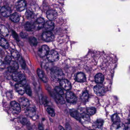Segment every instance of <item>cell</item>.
I'll return each instance as SVG.
<instances>
[{"mask_svg":"<svg viewBox=\"0 0 130 130\" xmlns=\"http://www.w3.org/2000/svg\"><path fill=\"white\" fill-rule=\"evenodd\" d=\"M50 75L51 78L53 81H57L62 79L64 76V74L62 71L60 69L55 67L51 69Z\"/></svg>","mask_w":130,"mask_h":130,"instance_id":"1","label":"cell"},{"mask_svg":"<svg viewBox=\"0 0 130 130\" xmlns=\"http://www.w3.org/2000/svg\"><path fill=\"white\" fill-rule=\"evenodd\" d=\"M12 78L14 81L19 83V84L23 86H24L26 83V80L25 76L22 73L15 72L13 73Z\"/></svg>","mask_w":130,"mask_h":130,"instance_id":"2","label":"cell"},{"mask_svg":"<svg viewBox=\"0 0 130 130\" xmlns=\"http://www.w3.org/2000/svg\"><path fill=\"white\" fill-rule=\"evenodd\" d=\"M47 58L49 62H53L59 60V55L57 51L52 50L48 52L47 55Z\"/></svg>","mask_w":130,"mask_h":130,"instance_id":"3","label":"cell"},{"mask_svg":"<svg viewBox=\"0 0 130 130\" xmlns=\"http://www.w3.org/2000/svg\"><path fill=\"white\" fill-rule=\"evenodd\" d=\"M42 38L43 41L46 42H51L54 39V35L50 31H46L43 33Z\"/></svg>","mask_w":130,"mask_h":130,"instance_id":"4","label":"cell"},{"mask_svg":"<svg viewBox=\"0 0 130 130\" xmlns=\"http://www.w3.org/2000/svg\"><path fill=\"white\" fill-rule=\"evenodd\" d=\"M49 52V48L47 45H43L39 49L38 53L40 57H41L47 55Z\"/></svg>","mask_w":130,"mask_h":130,"instance_id":"5","label":"cell"},{"mask_svg":"<svg viewBox=\"0 0 130 130\" xmlns=\"http://www.w3.org/2000/svg\"><path fill=\"white\" fill-rule=\"evenodd\" d=\"M93 90L95 94L98 96H102L105 93L104 88L100 85H96L93 88Z\"/></svg>","mask_w":130,"mask_h":130,"instance_id":"6","label":"cell"},{"mask_svg":"<svg viewBox=\"0 0 130 130\" xmlns=\"http://www.w3.org/2000/svg\"><path fill=\"white\" fill-rule=\"evenodd\" d=\"M1 15L4 17L7 18L11 15L12 10L11 8L7 6H3L0 10Z\"/></svg>","mask_w":130,"mask_h":130,"instance_id":"7","label":"cell"},{"mask_svg":"<svg viewBox=\"0 0 130 130\" xmlns=\"http://www.w3.org/2000/svg\"><path fill=\"white\" fill-rule=\"evenodd\" d=\"M66 98L67 102L70 103H75L77 102V97L73 93L68 92L66 93Z\"/></svg>","mask_w":130,"mask_h":130,"instance_id":"8","label":"cell"},{"mask_svg":"<svg viewBox=\"0 0 130 130\" xmlns=\"http://www.w3.org/2000/svg\"><path fill=\"white\" fill-rule=\"evenodd\" d=\"M9 65V66L8 67L7 69L10 73H14L19 69V64L16 61H11Z\"/></svg>","mask_w":130,"mask_h":130,"instance_id":"9","label":"cell"},{"mask_svg":"<svg viewBox=\"0 0 130 130\" xmlns=\"http://www.w3.org/2000/svg\"><path fill=\"white\" fill-rule=\"evenodd\" d=\"M60 84L62 87L65 90H69L71 88V83L66 79H62L60 81Z\"/></svg>","mask_w":130,"mask_h":130,"instance_id":"10","label":"cell"},{"mask_svg":"<svg viewBox=\"0 0 130 130\" xmlns=\"http://www.w3.org/2000/svg\"><path fill=\"white\" fill-rule=\"evenodd\" d=\"M44 24H45L44 20L42 18L40 17L37 19L36 21L34 23V25L35 29L39 30L41 29L44 26Z\"/></svg>","mask_w":130,"mask_h":130,"instance_id":"11","label":"cell"},{"mask_svg":"<svg viewBox=\"0 0 130 130\" xmlns=\"http://www.w3.org/2000/svg\"><path fill=\"white\" fill-rule=\"evenodd\" d=\"M46 17L49 20H54L57 19V13L56 11L52 10H50L47 11L46 13Z\"/></svg>","mask_w":130,"mask_h":130,"instance_id":"12","label":"cell"},{"mask_svg":"<svg viewBox=\"0 0 130 130\" xmlns=\"http://www.w3.org/2000/svg\"><path fill=\"white\" fill-rule=\"evenodd\" d=\"M111 130H126V127L120 122L113 123L111 127Z\"/></svg>","mask_w":130,"mask_h":130,"instance_id":"13","label":"cell"},{"mask_svg":"<svg viewBox=\"0 0 130 130\" xmlns=\"http://www.w3.org/2000/svg\"><path fill=\"white\" fill-rule=\"evenodd\" d=\"M26 5V3L25 1L20 0L16 3L15 7L17 10L19 12H22L25 9Z\"/></svg>","mask_w":130,"mask_h":130,"instance_id":"14","label":"cell"},{"mask_svg":"<svg viewBox=\"0 0 130 130\" xmlns=\"http://www.w3.org/2000/svg\"><path fill=\"white\" fill-rule=\"evenodd\" d=\"M79 121L84 125L88 124L90 122V118L89 115L86 113H82L81 115Z\"/></svg>","mask_w":130,"mask_h":130,"instance_id":"15","label":"cell"},{"mask_svg":"<svg viewBox=\"0 0 130 130\" xmlns=\"http://www.w3.org/2000/svg\"><path fill=\"white\" fill-rule=\"evenodd\" d=\"M54 24L52 21H48L45 23L44 28L47 31H50L53 30L54 28Z\"/></svg>","mask_w":130,"mask_h":130,"instance_id":"16","label":"cell"},{"mask_svg":"<svg viewBox=\"0 0 130 130\" xmlns=\"http://www.w3.org/2000/svg\"><path fill=\"white\" fill-rule=\"evenodd\" d=\"M104 124V120L99 119L95 121L93 124V126L94 128L97 129H102L103 126Z\"/></svg>","mask_w":130,"mask_h":130,"instance_id":"17","label":"cell"},{"mask_svg":"<svg viewBox=\"0 0 130 130\" xmlns=\"http://www.w3.org/2000/svg\"><path fill=\"white\" fill-rule=\"evenodd\" d=\"M86 77L83 73L80 72L77 74L76 78V81L82 83V82H84L86 81Z\"/></svg>","mask_w":130,"mask_h":130,"instance_id":"18","label":"cell"},{"mask_svg":"<svg viewBox=\"0 0 130 130\" xmlns=\"http://www.w3.org/2000/svg\"><path fill=\"white\" fill-rule=\"evenodd\" d=\"M0 34L4 37H7L9 34L8 29L4 25H0Z\"/></svg>","mask_w":130,"mask_h":130,"instance_id":"19","label":"cell"},{"mask_svg":"<svg viewBox=\"0 0 130 130\" xmlns=\"http://www.w3.org/2000/svg\"><path fill=\"white\" fill-rule=\"evenodd\" d=\"M15 88L17 92L19 94L22 95L24 94L25 92V89L24 87L23 86L20 84H17L15 85Z\"/></svg>","mask_w":130,"mask_h":130,"instance_id":"20","label":"cell"},{"mask_svg":"<svg viewBox=\"0 0 130 130\" xmlns=\"http://www.w3.org/2000/svg\"><path fill=\"white\" fill-rule=\"evenodd\" d=\"M25 113L29 117H33L36 115V111L33 108L29 107L26 109Z\"/></svg>","mask_w":130,"mask_h":130,"instance_id":"21","label":"cell"},{"mask_svg":"<svg viewBox=\"0 0 130 130\" xmlns=\"http://www.w3.org/2000/svg\"><path fill=\"white\" fill-rule=\"evenodd\" d=\"M104 80V76L102 73H98L95 75V81L98 84L102 83Z\"/></svg>","mask_w":130,"mask_h":130,"instance_id":"22","label":"cell"},{"mask_svg":"<svg viewBox=\"0 0 130 130\" xmlns=\"http://www.w3.org/2000/svg\"><path fill=\"white\" fill-rule=\"evenodd\" d=\"M10 105L12 108L13 109L17 111L20 112L21 111V107L17 102L15 101H12L10 103Z\"/></svg>","mask_w":130,"mask_h":130,"instance_id":"23","label":"cell"},{"mask_svg":"<svg viewBox=\"0 0 130 130\" xmlns=\"http://www.w3.org/2000/svg\"><path fill=\"white\" fill-rule=\"evenodd\" d=\"M10 19L14 23H17L20 20V16L17 13H14L10 15Z\"/></svg>","mask_w":130,"mask_h":130,"instance_id":"24","label":"cell"},{"mask_svg":"<svg viewBox=\"0 0 130 130\" xmlns=\"http://www.w3.org/2000/svg\"><path fill=\"white\" fill-rule=\"evenodd\" d=\"M20 104L23 107H28L29 105V101L25 98H22L20 99Z\"/></svg>","mask_w":130,"mask_h":130,"instance_id":"25","label":"cell"},{"mask_svg":"<svg viewBox=\"0 0 130 130\" xmlns=\"http://www.w3.org/2000/svg\"><path fill=\"white\" fill-rule=\"evenodd\" d=\"M24 28L26 30L28 31H32L35 29L34 24L30 23L29 22H27L24 25Z\"/></svg>","mask_w":130,"mask_h":130,"instance_id":"26","label":"cell"},{"mask_svg":"<svg viewBox=\"0 0 130 130\" xmlns=\"http://www.w3.org/2000/svg\"><path fill=\"white\" fill-rule=\"evenodd\" d=\"M0 45L5 49L9 47V44L5 39L0 36Z\"/></svg>","mask_w":130,"mask_h":130,"instance_id":"27","label":"cell"},{"mask_svg":"<svg viewBox=\"0 0 130 130\" xmlns=\"http://www.w3.org/2000/svg\"><path fill=\"white\" fill-rule=\"evenodd\" d=\"M37 73H38V76L39 78H40L41 80H43V81L45 82L46 81V79H45V76H44V74L43 72L39 68H38L37 69Z\"/></svg>","mask_w":130,"mask_h":130,"instance_id":"28","label":"cell"},{"mask_svg":"<svg viewBox=\"0 0 130 130\" xmlns=\"http://www.w3.org/2000/svg\"><path fill=\"white\" fill-rule=\"evenodd\" d=\"M25 15L29 20L32 19L34 18V13L30 10H27L25 13Z\"/></svg>","mask_w":130,"mask_h":130,"instance_id":"29","label":"cell"},{"mask_svg":"<svg viewBox=\"0 0 130 130\" xmlns=\"http://www.w3.org/2000/svg\"><path fill=\"white\" fill-rule=\"evenodd\" d=\"M71 116L72 117H73L74 118L77 119V120H79L80 119V117H81V115L79 112L78 111H74L72 112L71 113Z\"/></svg>","mask_w":130,"mask_h":130,"instance_id":"30","label":"cell"},{"mask_svg":"<svg viewBox=\"0 0 130 130\" xmlns=\"http://www.w3.org/2000/svg\"><path fill=\"white\" fill-rule=\"evenodd\" d=\"M87 114L89 116H92L96 112V109L94 107H89L87 109Z\"/></svg>","mask_w":130,"mask_h":130,"instance_id":"31","label":"cell"},{"mask_svg":"<svg viewBox=\"0 0 130 130\" xmlns=\"http://www.w3.org/2000/svg\"><path fill=\"white\" fill-rule=\"evenodd\" d=\"M29 42L30 44L32 46H36L38 44L37 39L34 37H31L29 38Z\"/></svg>","mask_w":130,"mask_h":130,"instance_id":"32","label":"cell"},{"mask_svg":"<svg viewBox=\"0 0 130 130\" xmlns=\"http://www.w3.org/2000/svg\"><path fill=\"white\" fill-rule=\"evenodd\" d=\"M11 55L12 57L15 59H19L20 57V54L19 53L15 50H12L11 51Z\"/></svg>","mask_w":130,"mask_h":130,"instance_id":"33","label":"cell"},{"mask_svg":"<svg viewBox=\"0 0 130 130\" xmlns=\"http://www.w3.org/2000/svg\"><path fill=\"white\" fill-rule=\"evenodd\" d=\"M55 95L56 98H57L60 104L63 105L65 103V101L63 98L61 96V95H60L57 93H56Z\"/></svg>","mask_w":130,"mask_h":130,"instance_id":"34","label":"cell"},{"mask_svg":"<svg viewBox=\"0 0 130 130\" xmlns=\"http://www.w3.org/2000/svg\"><path fill=\"white\" fill-rule=\"evenodd\" d=\"M112 120L113 123H115L120 122V119L118 115L116 114H114L112 116Z\"/></svg>","mask_w":130,"mask_h":130,"instance_id":"35","label":"cell"},{"mask_svg":"<svg viewBox=\"0 0 130 130\" xmlns=\"http://www.w3.org/2000/svg\"><path fill=\"white\" fill-rule=\"evenodd\" d=\"M4 61L6 65H9L12 61V57L9 55H7L4 59Z\"/></svg>","mask_w":130,"mask_h":130,"instance_id":"36","label":"cell"},{"mask_svg":"<svg viewBox=\"0 0 130 130\" xmlns=\"http://www.w3.org/2000/svg\"><path fill=\"white\" fill-rule=\"evenodd\" d=\"M25 91L27 94H28L29 96L32 95V90H31V87L29 85H27L26 86L25 88Z\"/></svg>","mask_w":130,"mask_h":130,"instance_id":"37","label":"cell"},{"mask_svg":"<svg viewBox=\"0 0 130 130\" xmlns=\"http://www.w3.org/2000/svg\"><path fill=\"white\" fill-rule=\"evenodd\" d=\"M89 95L87 92H85L83 93L81 97V99L84 101H86L88 99Z\"/></svg>","mask_w":130,"mask_h":130,"instance_id":"38","label":"cell"},{"mask_svg":"<svg viewBox=\"0 0 130 130\" xmlns=\"http://www.w3.org/2000/svg\"><path fill=\"white\" fill-rule=\"evenodd\" d=\"M47 112L52 117H54L55 116L54 111L53 110V109L51 108H47Z\"/></svg>","mask_w":130,"mask_h":130,"instance_id":"39","label":"cell"},{"mask_svg":"<svg viewBox=\"0 0 130 130\" xmlns=\"http://www.w3.org/2000/svg\"><path fill=\"white\" fill-rule=\"evenodd\" d=\"M55 90L58 94L60 95H64V92L62 89L59 87H55Z\"/></svg>","mask_w":130,"mask_h":130,"instance_id":"40","label":"cell"},{"mask_svg":"<svg viewBox=\"0 0 130 130\" xmlns=\"http://www.w3.org/2000/svg\"><path fill=\"white\" fill-rule=\"evenodd\" d=\"M6 66L3 59L1 57H0V68L2 69L5 68Z\"/></svg>","mask_w":130,"mask_h":130,"instance_id":"41","label":"cell"},{"mask_svg":"<svg viewBox=\"0 0 130 130\" xmlns=\"http://www.w3.org/2000/svg\"><path fill=\"white\" fill-rule=\"evenodd\" d=\"M20 65L22 67L23 69L25 68V63L24 62V61L22 59H21L20 60Z\"/></svg>","mask_w":130,"mask_h":130,"instance_id":"42","label":"cell"},{"mask_svg":"<svg viewBox=\"0 0 130 130\" xmlns=\"http://www.w3.org/2000/svg\"><path fill=\"white\" fill-rule=\"evenodd\" d=\"M21 122L23 124H28V121L27 119L25 118H23L21 119Z\"/></svg>","mask_w":130,"mask_h":130,"instance_id":"43","label":"cell"},{"mask_svg":"<svg viewBox=\"0 0 130 130\" xmlns=\"http://www.w3.org/2000/svg\"><path fill=\"white\" fill-rule=\"evenodd\" d=\"M20 36L23 38H25L27 37V34L24 32H21L20 34Z\"/></svg>","mask_w":130,"mask_h":130,"instance_id":"44","label":"cell"},{"mask_svg":"<svg viewBox=\"0 0 130 130\" xmlns=\"http://www.w3.org/2000/svg\"><path fill=\"white\" fill-rule=\"evenodd\" d=\"M66 130H72L71 128L68 123H67L66 124Z\"/></svg>","mask_w":130,"mask_h":130,"instance_id":"45","label":"cell"},{"mask_svg":"<svg viewBox=\"0 0 130 130\" xmlns=\"http://www.w3.org/2000/svg\"><path fill=\"white\" fill-rule=\"evenodd\" d=\"M38 128L39 130H43V126H42L41 124H39V125Z\"/></svg>","mask_w":130,"mask_h":130,"instance_id":"46","label":"cell"},{"mask_svg":"<svg viewBox=\"0 0 130 130\" xmlns=\"http://www.w3.org/2000/svg\"><path fill=\"white\" fill-rule=\"evenodd\" d=\"M59 130H65L63 128L62 126H59Z\"/></svg>","mask_w":130,"mask_h":130,"instance_id":"47","label":"cell"},{"mask_svg":"<svg viewBox=\"0 0 130 130\" xmlns=\"http://www.w3.org/2000/svg\"><path fill=\"white\" fill-rule=\"evenodd\" d=\"M1 1H0V6H1Z\"/></svg>","mask_w":130,"mask_h":130,"instance_id":"48","label":"cell"},{"mask_svg":"<svg viewBox=\"0 0 130 130\" xmlns=\"http://www.w3.org/2000/svg\"><path fill=\"white\" fill-rule=\"evenodd\" d=\"M90 130H92V129H90Z\"/></svg>","mask_w":130,"mask_h":130,"instance_id":"49","label":"cell"},{"mask_svg":"<svg viewBox=\"0 0 130 130\" xmlns=\"http://www.w3.org/2000/svg\"></svg>","mask_w":130,"mask_h":130,"instance_id":"50","label":"cell"}]
</instances>
